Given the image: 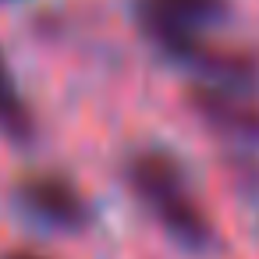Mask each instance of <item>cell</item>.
Segmentation results:
<instances>
[{
    "label": "cell",
    "mask_w": 259,
    "mask_h": 259,
    "mask_svg": "<svg viewBox=\"0 0 259 259\" xmlns=\"http://www.w3.org/2000/svg\"><path fill=\"white\" fill-rule=\"evenodd\" d=\"M0 4H15V0H0Z\"/></svg>",
    "instance_id": "cell-7"
},
{
    "label": "cell",
    "mask_w": 259,
    "mask_h": 259,
    "mask_svg": "<svg viewBox=\"0 0 259 259\" xmlns=\"http://www.w3.org/2000/svg\"><path fill=\"white\" fill-rule=\"evenodd\" d=\"M36 132V117L32 107L15 78V68L8 61V54L0 50V135L11 142H29Z\"/></svg>",
    "instance_id": "cell-5"
},
{
    "label": "cell",
    "mask_w": 259,
    "mask_h": 259,
    "mask_svg": "<svg viewBox=\"0 0 259 259\" xmlns=\"http://www.w3.org/2000/svg\"><path fill=\"white\" fill-rule=\"evenodd\" d=\"M231 0H135L132 18L142 39L174 68L217 29L227 25Z\"/></svg>",
    "instance_id": "cell-2"
},
{
    "label": "cell",
    "mask_w": 259,
    "mask_h": 259,
    "mask_svg": "<svg viewBox=\"0 0 259 259\" xmlns=\"http://www.w3.org/2000/svg\"><path fill=\"white\" fill-rule=\"evenodd\" d=\"M128 185L174 241L185 248H202L209 241V220L199 209L178 156L167 149H139L128 160Z\"/></svg>",
    "instance_id": "cell-1"
},
{
    "label": "cell",
    "mask_w": 259,
    "mask_h": 259,
    "mask_svg": "<svg viewBox=\"0 0 259 259\" xmlns=\"http://www.w3.org/2000/svg\"><path fill=\"white\" fill-rule=\"evenodd\" d=\"M188 107L217 135H224V139H231L238 146L259 149V93L220 89V85H195L192 82Z\"/></svg>",
    "instance_id": "cell-4"
},
{
    "label": "cell",
    "mask_w": 259,
    "mask_h": 259,
    "mask_svg": "<svg viewBox=\"0 0 259 259\" xmlns=\"http://www.w3.org/2000/svg\"><path fill=\"white\" fill-rule=\"evenodd\" d=\"M4 259H47V255H36V252H8Z\"/></svg>",
    "instance_id": "cell-6"
},
{
    "label": "cell",
    "mask_w": 259,
    "mask_h": 259,
    "mask_svg": "<svg viewBox=\"0 0 259 259\" xmlns=\"http://www.w3.org/2000/svg\"><path fill=\"white\" fill-rule=\"evenodd\" d=\"M15 202L29 220L54 227V231H78L89 220V206H85L82 192L75 188V181H68L64 174H54V170L25 174L15 188Z\"/></svg>",
    "instance_id": "cell-3"
}]
</instances>
